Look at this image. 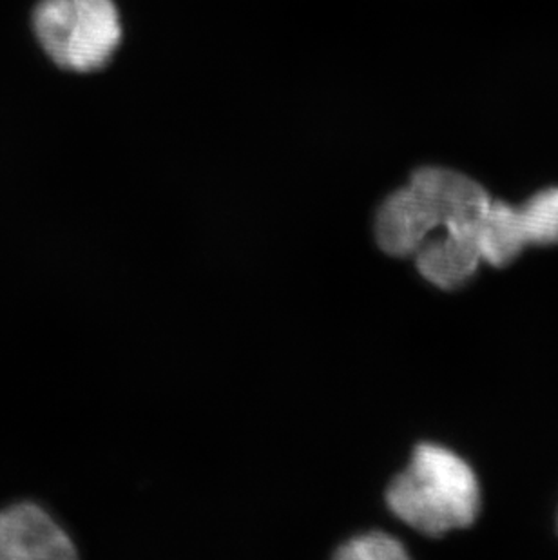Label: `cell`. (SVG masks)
<instances>
[{
    "label": "cell",
    "instance_id": "277c9868",
    "mask_svg": "<svg viewBox=\"0 0 558 560\" xmlns=\"http://www.w3.org/2000/svg\"><path fill=\"white\" fill-rule=\"evenodd\" d=\"M558 244V187L540 190L524 206L491 200L480 220V261L491 267L511 264L532 245Z\"/></svg>",
    "mask_w": 558,
    "mask_h": 560
},
{
    "label": "cell",
    "instance_id": "3957f363",
    "mask_svg": "<svg viewBox=\"0 0 558 560\" xmlns=\"http://www.w3.org/2000/svg\"><path fill=\"white\" fill-rule=\"evenodd\" d=\"M33 30L49 59L80 73L104 68L121 38L113 0H43Z\"/></svg>",
    "mask_w": 558,
    "mask_h": 560
},
{
    "label": "cell",
    "instance_id": "7a4b0ae2",
    "mask_svg": "<svg viewBox=\"0 0 558 560\" xmlns=\"http://www.w3.org/2000/svg\"><path fill=\"white\" fill-rule=\"evenodd\" d=\"M392 512L428 537L468 528L480 510V488L474 470L439 444H417L410 465L386 490Z\"/></svg>",
    "mask_w": 558,
    "mask_h": 560
},
{
    "label": "cell",
    "instance_id": "6da1fadb",
    "mask_svg": "<svg viewBox=\"0 0 558 560\" xmlns=\"http://www.w3.org/2000/svg\"><path fill=\"white\" fill-rule=\"evenodd\" d=\"M490 203L485 187L469 176L444 167H422L411 175L408 186L383 201L375 218V238L386 254L406 258L443 229V236L479 254L480 220Z\"/></svg>",
    "mask_w": 558,
    "mask_h": 560
},
{
    "label": "cell",
    "instance_id": "5b68a950",
    "mask_svg": "<svg viewBox=\"0 0 558 560\" xmlns=\"http://www.w3.org/2000/svg\"><path fill=\"white\" fill-rule=\"evenodd\" d=\"M73 542L43 508L22 502L0 513V559L66 560Z\"/></svg>",
    "mask_w": 558,
    "mask_h": 560
},
{
    "label": "cell",
    "instance_id": "8992f818",
    "mask_svg": "<svg viewBox=\"0 0 558 560\" xmlns=\"http://www.w3.org/2000/svg\"><path fill=\"white\" fill-rule=\"evenodd\" d=\"M341 560H400L406 559L405 546L392 535L383 532H370L347 540L334 553Z\"/></svg>",
    "mask_w": 558,
    "mask_h": 560
}]
</instances>
